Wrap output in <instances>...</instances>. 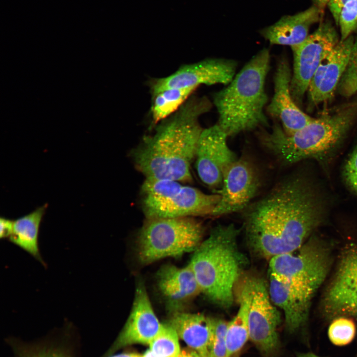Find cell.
<instances>
[{
	"label": "cell",
	"instance_id": "6da1fadb",
	"mask_svg": "<svg viewBox=\"0 0 357 357\" xmlns=\"http://www.w3.org/2000/svg\"><path fill=\"white\" fill-rule=\"evenodd\" d=\"M244 210L251 249L270 260L300 247L321 222L323 209L313 187L304 179L294 177L278 183Z\"/></svg>",
	"mask_w": 357,
	"mask_h": 357
},
{
	"label": "cell",
	"instance_id": "7a4b0ae2",
	"mask_svg": "<svg viewBox=\"0 0 357 357\" xmlns=\"http://www.w3.org/2000/svg\"><path fill=\"white\" fill-rule=\"evenodd\" d=\"M212 104L206 97L192 95L174 114L155 126L132 153L135 166L145 178L190 182L191 164L203 130L199 117Z\"/></svg>",
	"mask_w": 357,
	"mask_h": 357
},
{
	"label": "cell",
	"instance_id": "3957f363",
	"mask_svg": "<svg viewBox=\"0 0 357 357\" xmlns=\"http://www.w3.org/2000/svg\"><path fill=\"white\" fill-rule=\"evenodd\" d=\"M270 61L269 50L262 49L226 87L213 95L217 124L228 137L268 125L264 113L268 102L265 85Z\"/></svg>",
	"mask_w": 357,
	"mask_h": 357
},
{
	"label": "cell",
	"instance_id": "277c9868",
	"mask_svg": "<svg viewBox=\"0 0 357 357\" xmlns=\"http://www.w3.org/2000/svg\"><path fill=\"white\" fill-rule=\"evenodd\" d=\"M238 234L233 224L217 225L193 252L188 263L201 293L224 308L232 305L235 287L247 263L238 247Z\"/></svg>",
	"mask_w": 357,
	"mask_h": 357
},
{
	"label": "cell",
	"instance_id": "5b68a950",
	"mask_svg": "<svg viewBox=\"0 0 357 357\" xmlns=\"http://www.w3.org/2000/svg\"><path fill=\"white\" fill-rule=\"evenodd\" d=\"M353 111L348 109L313 119L291 135L276 122L270 131H261L259 138L263 145L286 164L307 158H321L341 141L352 123Z\"/></svg>",
	"mask_w": 357,
	"mask_h": 357
},
{
	"label": "cell",
	"instance_id": "8992f818",
	"mask_svg": "<svg viewBox=\"0 0 357 357\" xmlns=\"http://www.w3.org/2000/svg\"><path fill=\"white\" fill-rule=\"evenodd\" d=\"M202 224L193 217L147 219L137 242L140 263L148 265L193 252L203 241Z\"/></svg>",
	"mask_w": 357,
	"mask_h": 357
},
{
	"label": "cell",
	"instance_id": "52a82bcc",
	"mask_svg": "<svg viewBox=\"0 0 357 357\" xmlns=\"http://www.w3.org/2000/svg\"><path fill=\"white\" fill-rule=\"evenodd\" d=\"M141 206L147 219L212 216L220 199L179 181L145 178L141 189Z\"/></svg>",
	"mask_w": 357,
	"mask_h": 357
},
{
	"label": "cell",
	"instance_id": "ba28073f",
	"mask_svg": "<svg viewBox=\"0 0 357 357\" xmlns=\"http://www.w3.org/2000/svg\"><path fill=\"white\" fill-rule=\"evenodd\" d=\"M331 258L325 242L311 238L296 250L271 258L269 274L312 298L328 274Z\"/></svg>",
	"mask_w": 357,
	"mask_h": 357
},
{
	"label": "cell",
	"instance_id": "9c48e42d",
	"mask_svg": "<svg viewBox=\"0 0 357 357\" xmlns=\"http://www.w3.org/2000/svg\"><path fill=\"white\" fill-rule=\"evenodd\" d=\"M339 42L334 28L325 23L320 24L302 43L292 48L294 62L290 91L297 105L301 104L320 62Z\"/></svg>",
	"mask_w": 357,
	"mask_h": 357
},
{
	"label": "cell",
	"instance_id": "30bf717a",
	"mask_svg": "<svg viewBox=\"0 0 357 357\" xmlns=\"http://www.w3.org/2000/svg\"><path fill=\"white\" fill-rule=\"evenodd\" d=\"M244 279L250 293L249 340L262 353L268 355L279 345L278 328L281 315L271 300L265 282L257 276H248Z\"/></svg>",
	"mask_w": 357,
	"mask_h": 357
},
{
	"label": "cell",
	"instance_id": "8fae6325",
	"mask_svg": "<svg viewBox=\"0 0 357 357\" xmlns=\"http://www.w3.org/2000/svg\"><path fill=\"white\" fill-rule=\"evenodd\" d=\"M321 311L332 321L340 316L357 318V245L343 249L337 270L323 298Z\"/></svg>",
	"mask_w": 357,
	"mask_h": 357
},
{
	"label": "cell",
	"instance_id": "7c38bea8",
	"mask_svg": "<svg viewBox=\"0 0 357 357\" xmlns=\"http://www.w3.org/2000/svg\"><path fill=\"white\" fill-rule=\"evenodd\" d=\"M237 65L234 60L218 58L184 64L169 76L151 80V92L153 95L170 88H197L201 84L228 85L235 76Z\"/></svg>",
	"mask_w": 357,
	"mask_h": 357
},
{
	"label": "cell",
	"instance_id": "4fadbf2b",
	"mask_svg": "<svg viewBox=\"0 0 357 357\" xmlns=\"http://www.w3.org/2000/svg\"><path fill=\"white\" fill-rule=\"evenodd\" d=\"M260 179L254 165L237 159L223 173L218 194L220 199L212 216H219L245 210L257 192Z\"/></svg>",
	"mask_w": 357,
	"mask_h": 357
},
{
	"label": "cell",
	"instance_id": "5bb4252c",
	"mask_svg": "<svg viewBox=\"0 0 357 357\" xmlns=\"http://www.w3.org/2000/svg\"><path fill=\"white\" fill-rule=\"evenodd\" d=\"M228 137L217 123L203 129L198 141L196 171L201 181L212 188H220L224 171L237 159L228 145Z\"/></svg>",
	"mask_w": 357,
	"mask_h": 357
},
{
	"label": "cell",
	"instance_id": "9a60e30c",
	"mask_svg": "<svg viewBox=\"0 0 357 357\" xmlns=\"http://www.w3.org/2000/svg\"><path fill=\"white\" fill-rule=\"evenodd\" d=\"M292 75L287 60L281 57L278 60L274 76V95L267 107V113L280 121L288 135L303 128L314 119L301 111L293 99L290 91Z\"/></svg>",
	"mask_w": 357,
	"mask_h": 357
},
{
	"label": "cell",
	"instance_id": "2e32d148",
	"mask_svg": "<svg viewBox=\"0 0 357 357\" xmlns=\"http://www.w3.org/2000/svg\"><path fill=\"white\" fill-rule=\"evenodd\" d=\"M158 320L143 283L136 285L130 314L112 349L134 344L150 345L161 331Z\"/></svg>",
	"mask_w": 357,
	"mask_h": 357
},
{
	"label": "cell",
	"instance_id": "e0dca14e",
	"mask_svg": "<svg viewBox=\"0 0 357 357\" xmlns=\"http://www.w3.org/2000/svg\"><path fill=\"white\" fill-rule=\"evenodd\" d=\"M355 41L352 36L341 40L320 62L307 89L312 105L321 104L333 96L346 69Z\"/></svg>",
	"mask_w": 357,
	"mask_h": 357
},
{
	"label": "cell",
	"instance_id": "ac0fdd59",
	"mask_svg": "<svg viewBox=\"0 0 357 357\" xmlns=\"http://www.w3.org/2000/svg\"><path fill=\"white\" fill-rule=\"evenodd\" d=\"M156 280L167 307L173 314L182 311L190 301L201 293L188 264L183 267L163 265L157 273Z\"/></svg>",
	"mask_w": 357,
	"mask_h": 357
},
{
	"label": "cell",
	"instance_id": "d6986e66",
	"mask_svg": "<svg viewBox=\"0 0 357 357\" xmlns=\"http://www.w3.org/2000/svg\"><path fill=\"white\" fill-rule=\"evenodd\" d=\"M321 12L314 5L295 15L283 16L261 30V35L272 44L290 46L292 48L306 39L310 27L318 21Z\"/></svg>",
	"mask_w": 357,
	"mask_h": 357
},
{
	"label": "cell",
	"instance_id": "ffe728a7",
	"mask_svg": "<svg viewBox=\"0 0 357 357\" xmlns=\"http://www.w3.org/2000/svg\"><path fill=\"white\" fill-rule=\"evenodd\" d=\"M169 324L189 348L201 357H210L213 318L181 311L173 314Z\"/></svg>",
	"mask_w": 357,
	"mask_h": 357
},
{
	"label": "cell",
	"instance_id": "44dd1931",
	"mask_svg": "<svg viewBox=\"0 0 357 357\" xmlns=\"http://www.w3.org/2000/svg\"><path fill=\"white\" fill-rule=\"evenodd\" d=\"M268 289L272 302L282 311L289 332H295L305 325L310 304L299 297L287 284L269 274Z\"/></svg>",
	"mask_w": 357,
	"mask_h": 357
},
{
	"label": "cell",
	"instance_id": "7402d4cb",
	"mask_svg": "<svg viewBox=\"0 0 357 357\" xmlns=\"http://www.w3.org/2000/svg\"><path fill=\"white\" fill-rule=\"evenodd\" d=\"M46 208V204L13 220L12 232L7 239L44 266L46 264L41 255L38 238L40 224Z\"/></svg>",
	"mask_w": 357,
	"mask_h": 357
},
{
	"label": "cell",
	"instance_id": "603a6c76",
	"mask_svg": "<svg viewBox=\"0 0 357 357\" xmlns=\"http://www.w3.org/2000/svg\"><path fill=\"white\" fill-rule=\"evenodd\" d=\"M239 307L233 319L228 322L226 333V357H232L238 352L249 340L248 310L250 293L244 279L238 292Z\"/></svg>",
	"mask_w": 357,
	"mask_h": 357
},
{
	"label": "cell",
	"instance_id": "cb8c5ba5",
	"mask_svg": "<svg viewBox=\"0 0 357 357\" xmlns=\"http://www.w3.org/2000/svg\"><path fill=\"white\" fill-rule=\"evenodd\" d=\"M195 87L173 88L152 95L150 115L155 126L177 112L192 95Z\"/></svg>",
	"mask_w": 357,
	"mask_h": 357
},
{
	"label": "cell",
	"instance_id": "d4e9b609",
	"mask_svg": "<svg viewBox=\"0 0 357 357\" xmlns=\"http://www.w3.org/2000/svg\"><path fill=\"white\" fill-rule=\"evenodd\" d=\"M149 346V350L157 357H178L180 352L178 336L169 323L163 324L159 334Z\"/></svg>",
	"mask_w": 357,
	"mask_h": 357
},
{
	"label": "cell",
	"instance_id": "484cf974",
	"mask_svg": "<svg viewBox=\"0 0 357 357\" xmlns=\"http://www.w3.org/2000/svg\"><path fill=\"white\" fill-rule=\"evenodd\" d=\"M328 329L330 341L334 345L344 346L350 344L356 334V326L351 317L340 316L331 321Z\"/></svg>",
	"mask_w": 357,
	"mask_h": 357
},
{
	"label": "cell",
	"instance_id": "4316f807",
	"mask_svg": "<svg viewBox=\"0 0 357 357\" xmlns=\"http://www.w3.org/2000/svg\"><path fill=\"white\" fill-rule=\"evenodd\" d=\"M337 87L344 97H350L357 92V40Z\"/></svg>",
	"mask_w": 357,
	"mask_h": 357
},
{
	"label": "cell",
	"instance_id": "83f0119b",
	"mask_svg": "<svg viewBox=\"0 0 357 357\" xmlns=\"http://www.w3.org/2000/svg\"><path fill=\"white\" fill-rule=\"evenodd\" d=\"M338 25L340 28L341 41L351 36L357 29V0H351L343 6Z\"/></svg>",
	"mask_w": 357,
	"mask_h": 357
},
{
	"label": "cell",
	"instance_id": "f1b7e54d",
	"mask_svg": "<svg viewBox=\"0 0 357 357\" xmlns=\"http://www.w3.org/2000/svg\"><path fill=\"white\" fill-rule=\"evenodd\" d=\"M228 322L213 318V336L210 349V357H226V333Z\"/></svg>",
	"mask_w": 357,
	"mask_h": 357
},
{
	"label": "cell",
	"instance_id": "f546056e",
	"mask_svg": "<svg viewBox=\"0 0 357 357\" xmlns=\"http://www.w3.org/2000/svg\"><path fill=\"white\" fill-rule=\"evenodd\" d=\"M344 175L349 185L357 191V147L345 165Z\"/></svg>",
	"mask_w": 357,
	"mask_h": 357
},
{
	"label": "cell",
	"instance_id": "4dcf8cb0",
	"mask_svg": "<svg viewBox=\"0 0 357 357\" xmlns=\"http://www.w3.org/2000/svg\"><path fill=\"white\" fill-rule=\"evenodd\" d=\"M19 357H67L63 353L55 350H42L23 353Z\"/></svg>",
	"mask_w": 357,
	"mask_h": 357
},
{
	"label": "cell",
	"instance_id": "1f68e13d",
	"mask_svg": "<svg viewBox=\"0 0 357 357\" xmlns=\"http://www.w3.org/2000/svg\"><path fill=\"white\" fill-rule=\"evenodd\" d=\"M351 0H329L327 5L338 25L340 11L343 6Z\"/></svg>",
	"mask_w": 357,
	"mask_h": 357
},
{
	"label": "cell",
	"instance_id": "d6a6232c",
	"mask_svg": "<svg viewBox=\"0 0 357 357\" xmlns=\"http://www.w3.org/2000/svg\"><path fill=\"white\" fill-rule=\"evenodd\" d=\"M13 220L5 218H0V238L8 239L10 237L13 227Z\"/></svg>",
	"mask_w": 357,
	"mask_h": 357
},
{
	"label": "cell",
	"instance_id": "836d02e7",
	"mask_svg": "<svg viewBox=\"0 0 357 357\" xmlns=\"http://www.w3.org/2000/svg\"><path fill=\"white\" fill-rule=\"evenodd\" d=\"M111 357H142V356L137 353H129L120 354Z\"/></svg>",
	"mask_w": 357,
	"mask_h": 357
},
{
	"label": "cell",
	"instance_id": "e575fe53",
	"mask_svg": "<svg viewBox=\"0 0 357 357\" xmlns=\"http://www.w3.org/2000/svg\"><path fill=\"white\" fill-rule=\"evenodd\" d=\"M329 0H315L316 5L322 11L327 5Z\"/></svg>",
	"mask_w": 357,
	"mask_h": 357
},
{
	"label": "cell",
	"instance_id": "d590c367",
	"mask_svg": "<svg viewBox=\"0 0 357 357\" xmlns=\"http://www.w3.org/2000/svg\"><path fill=\"white\" fill-rule=\"evenodd\" d=\"M297 357H321L316 354L308 352V353H298L297 355Z\"/></svg>",
	"mask_w": 357,
	"mask_h": 357
}]
</instances>
